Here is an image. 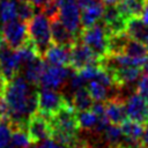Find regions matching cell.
Segmentation results:
<instances>
[{
	"label": "cell",
	"mask_w": 148,
	"mask_h": 148,
	"mask_svg": "<svg viewBox=\"0 0 148 148\" xmlns=\"http://www.w3.org/2000/svg\"><path fill=\"white\" fill-rule=\"evenodd\" d=\"M31 91L32 84L23 76L16 75L7 81L2 95L8 105L10 127H27L30 117L28 112V99Z\"/></svg>",
	"instance_id": "6da1fadb"
},
{
	"label": "cell",
	"mask_w": 148,
	"mask_h": 148,
	"mask_svg": "<svg viewBox=\"0 0 148 148\" xmlns=\"http://www.w3.org/2000/svg\"><path fill=\"white\" fill-rule=\"evenodd\" d=\"M50 121L52 127L51 138L59 145L74 147L79 143V132L81 128L77 121V111L72 101H67L64 106L50 118Z\"/></svg>",
	"instance_id": "7a4b0ae2"
},
{
	"label": "cell",
	"mask_w": 148,
	"mask_h": 148,
	"mask_svg": "<svg viewBox=\"0 0 148 148\" xmlns=\"http://www.w3.org/2000/svg\"><path fill=\"white\" fill-rule=\"evenodd\" d=\"M27 27L29 40L35 46L38 56L43 57L47 47L52 44L50 18L43 12H39L27 22Z\"/></svg>",
	"instance_id": "3957f363"
},
{
	"label": "cell",
	"mask_w": 148,
	"mask_h": 148,
	"mask_svg": "<svg viewBox=\"0 0 148 148\" xmlns=\"http://www.w3.org/2000/svg\"><path fill=\"white\" fill-rule=\"evenodd\" d=\"M109 31L103 22H96L95 24L82 29L80 39L88 45L95 56L101 61L108 54L109 46Z\"/></svg>",
	"instance_id": "277c9868"
},
{
	"label": "cell",
	"mask_w": 148,
	"mask_h": 148,
	"mask_svg": "<svg viewBox=\"0 0 148 148\" xmlns=\"http://www.w3.org/2000/svg\"><path fill=\"white\" fill-rule=\"evenodd\" d=\"M57 3L58 18L76 38H80L82 24L77 0H57Z\"/></svg>",
	"instance_id": "5b68a950"
},
{
	"label": "cell",
	"mask_w": 148,
	"mask_h": 148,
	"mask_svg": "<svg viewBox=\"0 0 148 148\" xmlns=\"http://www.w3.org/2000/svg\"><path fill=\"white\" fill-rule=\"evenodd\" d=\"M69 101L62 94L58 92L56 89L51 88H40L38 90V111L43 116L51 118L57 113L64 104Z\"/></svg>",
	"instance_id": "8992f818"
},
{
	"label": "cell",
	"mask_w": 148,
	"mask_h": 148,
	"mask_svg": "<svg viewBox=\"0 0 148 148\" xmlns=\"http://www.w3.org/2000/svg\"><path fill=\"white\" fill-rule=\"evenodd\" d=\"M0 31L2 34L5 44L14 50L20 49L21 46H23L25 43L29 42L27 23L20 20L18 21L14 20V21L3 23Z\"/></svg>",
	"instance_id": "52a82bcc"
},
{
	"label": "cell",
	"mask_w": 148,
	"mask_h": 148,
	"mask_svg": "<svg viewBox=\"0 0 148 148\" xmlns=\"http://www.w3.org/2000/svg\"><path fill=\"white\" fill-rule=\"evenodd\" d=\"M27 132L31 143H38L45 139L51 138L52 127L50 118L39 112L31 114L27 123Z\"/></svg>",
	"instance_id": "ba28073f"
},
{
	"label": "cell",
	"mask_w": 148,
	"mask_h": 148,
	"mask_svg": "<svg viewBox=\"0 0 148 148\" xmlns=\"http://www.w3.org/2000/svg\"><path fill=\"white\" fill-rule=\"evenodd\" d=\"M72 73V69H69L67 66H58V65H51L45 67L39 84L43 88H51V89H59L61 88L67 79H69Z\"/></svg>",
	"instance_id": "9c48e42d"
},
{
	"label": "cell",
	"mask_w": 148,
	"mask_h": 148,
	"mask_svg": "<svg viewBox=\"0 0 148 148\" xmlns=\"http://www.w3.org/2000/svg\"><path fill=\"white\" fill-rule=\"evenodd\" d=\"M99 62L98 58L91 51V49L86 45L80 38L71 46V68L73 71H79L82 67L91 64Z\"/></svg>",
	"instance_id": "30bf717a"
},
{
	"label": "cell",
	"mask_w": 148,
	"mask_h": 148,
	"mask_svg": "<svg viewBox=\"0 0 148 148\" xmlns=\"http://www.w3.org/2000/svg\"><path fill=\"white\" fill-rule=\"evenodd\" d=\"M81 13L82 29L88 28L102 18L105 3L102 0H77Z\"/></svg>",
	"instance_id": "8fae6325"
},
{
	"label": "cell",
	"mask_w": 148,
	"mask_h": 148,
	"mask_svg": "<svg viewBox=\"0 0 148 148\" xmlns=\"http://www.w3.org/2000/svg\"><path fill=\"white\" fill-rule=\"evenodd\" d=\"M21 66L22 64L17 51L5 44L0 49V71L6 77V80L9 81L16 75H18Z\"/></svg>",
	"instance_id": "7c38bea8"
},
{
	"label": "cell",
	"mask_w": 148,
	"mask_h": 148,
	"mask_svg": "<svg viewBox=\"0 0 148 148\" xmlns=\"http://www.w3.org/2000/svg\"><path fill=\"white\" fill-rule=\"evenodd\" d=\"M127 118L143 126L148 124V103L136 92L130 95L125 101Z\"/></svg>",
	"instance_id": "4fadbf2b"
},
{
	"label": "cell",
	"mask_w": 148,
	"mask_h": 148,
	"mask_svg": "<svg viewBox=\"0 0 148 148\" xmlns=\"http://www.w3.org/2000/svg\"><path fill=\"white\" fill-rule=\"evenodd\" d=\"M102 22L105 24L110 35L125 31L126 18L123 16V14L120 13L116 3L108 5L104 8V12L102 15Z\"/></svg>",
	"instance_id": "5bb4252c"
},
{
	"label": "cell",
	"mask_w": 148,
	"mask_h": 148,
	"mask_svg": "<svg viewBox=\"0 0 148 148\" xmlns=\"http://www.w3.org/2000/svg\"><path fill=\"white\" fill-rule=\"evenodd\" d=\"M105 105V114L109 118V121L114 125H120L123 121L127 119L126 108H125V99L119 96L114 95L106 101H104Z\"/></svg>",
	"instance_id": "9a60e30c"
},
{
	"label": "cell",
	"mask_w": 148,
	"mask_h": 148,
	"mask_svg": "<svg viewBox=\"0 0 148 148\" xmlns=\"http://www.w3.org/2000/svg\"><path fill=\"white\" fill-rule=\"evenodd\" d=\"M50 24H51V38L53 44L71 47L79 39L61 23V21L58 17L51 18Z\"/></svg>",
	"instance_id": "2e32d148"
},
{
	"label": "cell",
	"mask_w": 148,
	"mask_h": 148,
	"mask_svg": "<svg viewBox=\"0 0 148 148\" xmlns=\"http://www.w3.org/2000/svg\"><path fill=\"white\" fill-rule=\"evenodd\" d=\"M44 60L51 65L69 66L71 65V47L64 45L51 44L43 56Z\"/></svg>",
	"instance_id": "e0dca14e"
},
{
	"label": "cell",
	"mask_w": 148,
	"mask_h": 148,
	"mask_svg": "<svg viewBox=\"0 0 148 148\" xmlns=\"http://www.w3.org/2000/svg\"><path fill=\"white\" fill-rule=\"evenodd\" d=\"M110 72L112 74L116 88H123L127 84H132L141 75V68L140 67H133V66L119 67V68L112 69Z\"/></svg>",
	"instance_id": "ac0fdd59"
},
{
	"label": "cell",
	"mask_w": 148,
	"mask_h": 148,
	"mask_svg": "<svg viewBox=\"0 0 148 148\" xmlns=\"http://www.w3.org/2000/svg\"><path fill=\"white\" fill-rule=\"evenodd\" d=\"M125 31L131 38L142 42L143 44L148 37V25L142 21L141 16L128 17L126 20Z\"/></svg>",
	"instance_id": "d6986e66"
},
{
	"label": "cell",
	"mask_w": 148,
	"mask_h": 148,
	"mask_svg": "<svg viewBox=\"0 0 148 148\" xmlns=\"http://www.w3.org/2000/svg\"><path fill=\"white\" fill-rule=\"evenodd\" d=\"M46 67V61L43 57H37L32 61L24 65V79L32 86H38L42 74Z\"/></svg>",
	"instance_id": "ffe728a7"
},
{
	"label": "cell",
	"mask_w": 148,
	"mask_h": 148,
	"mask_svg": "<svg viewBox=\"0 0 148 148\" xmlns=\"http://www.w3.org/2000/svg\"><path fill=\"white\" fill-rule=\"evenodd\" d=\"M146 0H120L117 2V7L127 20L132 16H141Z\"/></svg>",
	"instance_id": "44dd1931"
},
{
	"label": "cell",
	"mask_w": 148,
	"mask_h": 148,
	"mask_svg": "<svg viewBox=\"0 0 148 148\" xmlns=\"http://www.w3.org/2000/svg\"><path fill=\"white\" fill-rule=\"evenodd\" d=\"M101 138L104 140V142L109 147L111 148L118 147L123 142V139H124V134L120 128V125H114L110 123L106 126V128L103 131V133L101 134Z\"/></svg>",
	"instance_id": "7402d4cb"
},
{
	"label": "cell",
	"mask_w": 148,
	"mask_h": 148,
	"mask_svg": "<svg viewBox=\"0 0 148 148\" xmlns=\"http://www.w3.org/2000/svg\"><path fill=\"white\" fill-rule=\"evenodd\" d=\"M72 103L76 111H84L89 110L92 105V98L87 89V87H81L76 90L73 91V97H72Z\"/></svg>",
	"instance_id": "603a6c76"
},
{
	"label": "cell",
	"mask_w": 148,
	"mask_h": 148,
	"mask_svg": "<svg viewBox=\"0 0 148 148\" xmlns=\"http://www.w3.org/2000/svg\"><path fill=\"white\" fill-rule=\"evenodd\" d=\"M17 1L0 0V22L7 23L17 18Z\"/></svg>",
	"instance_id": "cb8c5ba5"
},
{
	"label": "cell",
	"mask_w": 148,
	"mask_h": 148,
	"mask_svg": "<svg viewBox=\"0 0 148 148\" xmlns=\"http://www.w3.org/2000/svg\"><path fill=\"white\" fill-rule=\"evenodd\" d=\"M27 127H12L10 147L12 148H29L31 146Z\"/></svg>",
	"instance_id": "d4e9b609"
},
{
	"label": "cell",
	"mask_w": 148,
	"mask_h": 148,
	"mask_svg": "<svg viewBox=\"0 0 148 148\" xmlns=\"http://www.w3.org/2000/svg\"><path fill=\"white\" fill-rule=\"evenodd\" d=\"M123 53L131 57H135V58H148V50L146 45L142 42H139L131 37L127 39L124 46Z\"/></svg>",
	"instance_id": "484cf974"
},
{
	"label": "cell",
	"mask_w": 148,
	"mask_h": 148,
	"mask_svg": "<svg viewBox=\"0 0 148 148\" xmlns=\"http://www.w3.org/2000/svg\"><path fill=\"white\" fill-rule=\"evenodd\" d=\"M120 128L123 131L124 136L132 139V140H140L145 127H143V125L127 118L125 121H123L120 124Z\"/></svg>",
	"instance_id": "4316f807"
},
{
	"label": "cell",
	"mask_w": 148,
	"mask_h": 148,
	"mask_svg": "<svg viewBox=\"0 0 148 148\" xmlns=\"http://www.w3.org/2000/svg\"><path fill=\"white\" fill-rule=\"evenodd\" d=\"M87 89L92 98V101L95 102H103L106 101L108 97V87H105L103 83H101L97 80H90Z\"/></svg>",
	"instance_id": "83f0119b"
},
{
	"label": "cell",
	"mask_w": 148,
	"mask_h": 148,
	"mask_svg": "<svg viewBox=\"0 0 148 148\" xmlns=\"http://www.w3.org/2000/svg\"><path fill=\"white\" fill-rule=\"evenodd\" d=\"M77 121L81 130H87L91 132L97 123V116L90 109L84 111H77Z\"/></svg>",
	"instance_id": "f1b7e54d"
},
{
	"label": "cell",
	"mask_w": 148,
	"mask_h": 148,
	"mask_svg": "<svg viewBox=\"0 0 148 148\" xmlns=\"http://www.w3.org/2000/svg\"><path fill=\"white\" fill-rule=\"evenodd\" d=\"M36 6L28 1H20L17 3V18L22 22H28L36 13Z\"/></svg>",
	"instance_id": "f546056e"
},
{
	"label": "cell",
	"mask_w": 148,
	"mask_h": 148,
	"mask_svg": "<svg viewBox=\"0 0 148 148\" xmlns=\"http://www.w3.org/2000/svg\"><path fill=\"white\" fill-rule=\"evenodd\" d=\"M12 127L8 121L0 120V148L7 147L10 143Z\"/></svg>",
	"instance_id": "4dcf8cb0"
},
{
	"label": "cell",
	"mask_w": 148,
	"mask_h": 148,
	"mask_svg": "<svg viewBox=\"0 0 148 148\" xmlns=\"http://www.w3.org/2000/svg\"><path fill=\"white\" fill-rule=\"evenodd\" d=\"M136 92L148 103V76H141L136 84Z\"/></svg>",
	"instance_id": "1f68e13d"
},
{
	"label": "cell",
	"mask_w": 148,
	"mask_h": 148,
	"mask_svg": "<svg viewBox=\"0 0 148 148\" xmlns=\"http://www.w3.org/2000/svg\"><path fill=\"white\" fill-rule=\"evenodd\" d=\"M90 110H91L97 117L105 114V105H104V103H102V102H95V103H92Z\"/></svg>",
	"instance_id": "d6a6232c"
},
{
	"label": "cell",
	"mask_w": 148,
	"mask_h": 148,
	"mask_svg": "<svg viewBox=\"0 0 148 148\" xmlns=\"http://www.w3.org/2000/svg\"><path fill=\"white\" fill-rule=\"evenodd\" d=\"M140 143H141L143 147L148 148V124H147L146 127L143 128L142 135H141V138H140Z\"/></svg>",
	"instance_id": "836d02e7"
},
{
	"label": "cell",
	"mask_w": 148,
	"mask_h": 148,
	"mask_svg": "<svg viewBox=\"0 0 148 148\" xmlns=\"http://www.w3.org/2000/svg\"><path fill=\"white\" fill-rule=\"evenodd\" d=\"M141 18L148 25V0H146L145 7H143V10H142V14H141Z\"/></svg>",
	"instance_id": "e575fe53"
},
{
	"label": "cell",
	"mask_w": 148,
	"mask_h": 148,
	"mask_svg": "<svg viewBox=\"0 0 148 148\" xmlns=\"http://www.w3.org/2000/svg\"><path fill=\"white\" fill-rule=\"evenodd\" d=\"M18 1H28V2H31L32 5H35L36 7L42 8L49 0H18Z\"/></svg>",
	"instance_id": "d590c367"
},
{
	"label": "cell",
	"mask_w": 148,
	"mask_h": 148,
	"mask_svg": "<svg viewBox=\"0 0 148 148\" xmlns=\"http://www.w3.org/2000/svg\"><path fill=\"white\" fill-rule=\"evenodd\" d=\"M141 75L148 76V60L141 66Z\"/></svg>",
	"instance_id": "8d00e7d4"
},
{
	"label": "cell",
	"mask_w": 148,
	"mask_h": 148,
	"mask_svg": "<svg viewBox=\"0 0 148 148\" xmlns=\"http://www.w3.org/2000/svg\"><path fill=\"white\" fill-rule=\"evenodd\" d=\"M105 5H114V3H117V2H119L120 0H102Z\"/></svg>",
	"instance_id": "74e56055"
},
{
	"label": "cell",
	"mask_w": 148,
	"mask_h": 148,
	"mask_svg": "<svg viewBox=\"0 0 148 148\" xmlns=\"http://www.w3.org/2000/svg\"><path fill=\"white\" fill-rule=\"evenodd\" d=\"M5 45V40H3V37H2V34H1V31H0V49L2 47Z\"/></svg>",
	"instance_id": "f35d334b"
},
{
	"label": "cell",
	"mask_w": 148,
	"mask_h": 148,
	"mask_svg": "<svg viewBox=\"0 0 148 148\" xmlns=\"http://www.w3.org/2000/svg\"><path fill=\"white\" fill-rule=\"evenodd\" d=\"M72 148H83V147H82V140H80V141H79V143H77L76 146L72 147Z\"/></svg>",
	"instance_id": "ab89813d"
},
{
	"label": "cell",
	"mask_w": 148,
	"mask_h": 148,
	"mask_svg": "<svg viewBox=\"0 0 148 148\" xmlns=\"http://www.w3.org/2000/svg\"><path fill=\"white\" fill-rule=\"evenodd\" d=\"M60 148H72V147H68V146H60Z\"/></svg>",
	"instance_id": "60d3db41"
},
{
	"label": "cell",
	"mask_w": 148,
	"mask_h": 148,
	"mask_svg": "<svg viewBox=\"0 0 148 148\" xmlns=\"http://www.w3.org/2000/svg\"><path fill=\"white\" fill-rule=\"evenodd\" d=\"M3 148H12V147H8V146H7V147H3Z\"/></svg>",
	"instance_id": "b9f144b4"
}]
</instances>
